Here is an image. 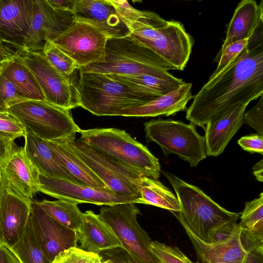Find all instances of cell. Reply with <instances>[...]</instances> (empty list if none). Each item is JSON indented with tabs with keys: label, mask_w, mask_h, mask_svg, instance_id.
Returning <instances> with one entry per match:
<instances>
[{
	"label": "cell",
	"mask_w": 263,
	"mask_h": 263,
	"mask_svg": "<svg viewBox=\"0 0 263 263\" xmlns=\"http://www.w3.org/2000/svg\"><path fill=\"white\" fill-rule=\"evenodd\" d=\"M263 96V41L247 49L221 71L212 74L194 96L186 119L204 128L215 115Z\"/></svg>",
	"instance_id": "6da1fadb"
},
{
	"label": "cell",
	"mask_w": 263,
	"mask_h": 263,
	"mask_svg": "<svg viewBox=\"0 0 263 263\" xmlns=\"http://www.w3.org/2000/svg\"><path fill=\"white\" fill-rule=\"evenodd\" d=\"M80 106L97 116H118L157 98L136 92L108 74L80 72L77 81Z\"/></svg>",
	"instance_id": "7a4b0ae2"
},
{
	"label": "cell",
	"mask_w": 263,
	"mask_h": 263,
	"mask_svg": "<svg viewBox=\"0 0 263 263\" xmlns=\"http://www.w3.org/2000/svg\"><path fill=\"white\" fill-rule=\"evenodd\" d=\"M79 139L106 157L143 176L158 180L161 166L157 158L125 130L115 128L81 129Z\"/></svg>",
	"instance_id": "3957f363"
},
{
	"label": "cell",
	"mask_w": 263,
	"mask_h": 263,
	"mask_svg": "<svg viewBox=\"0 0 263 263\" xmlns=\"http://www.w3.org/2000/svg\"><path fill=\"white\" fill-rule=\"evenodd\" d=\"M162 173L173 187L180 205V211L172 213L201 240L206 242L210 230L240 218L241 212L226 210L198 187L170 173Z\"/></svg>",
	"instance_id": "277c9868"
},
{
	"label": "cell",
	"mask_w": 263,
	"mask_h": 263,
	"mask_svg": "<svg viewBox=\"0 0 263 263\" xmlns=\"http://www.w3.org/2000/svg\"><path fill=\"white\" fill-rule=\"evenodd\" d=\"M79 70V72L118 75H148L163 79L175 77L163 68L151 50L130 34L122 37L108 39L104 61Z\"/></svg>",
	"instance_id": "5b68a950"
},
{
	"label": "cell",
	"mask_w": 263,
	"mask_h": 263,
	"mask_svg": "<svg viewBox=\"0 0 263 263\" xmlns=\"http://www.w3.org/2000/svg\"><path fill=\"white\" fill-rule=\"evenodd\" d=\"M8 111L22 124L26 132L46 141H71L80 128L70 110L45 100H28L11 106Z\"/></svg>",
	"instance_id": "8992f818"
},
{
	"label": "cell",
	"mask_w": 263,
	"mask_h": 263,
	"mask_svg": "<svg viewBox=\"0 0 263 263\" xmlns=\"http://www.w3.org/2000/svg\"><path fill=\"white\" fill-rule=\"evenodd\" d=\"M144 125L147 142L158 144L165 155H177L194 167L206 158L204 137L197 133L193 124L158 119Z\"/></svg>",
	"instance_id": "52a82bcc"
},
{
	"label": "cell",
	"mask_w": 263,
	"mask_h": 263,
	"mask_svg": "<svg viewBox=\"0 0 263 263\" xmlns=\"http://www.w3.org/2000/svg\"><path fill=\"white\" fill-rule=\"evenodd\" d=\"M140 214L135 203L128 202L105 205L98 215L112 229L134 263H161L151 248L153 240L137 221Z\"/></svg>",
	"instance_id": "ba28073f"
},
{
	"label": "cell",
	"mask_w": 263,
	"mask_h": 263,
	"mask_svg": "<svg viewBox=\"0 0 263 263\" xmlns=\"http://www.w3.org/2000/svg\"><path fill=\"white\" fill-rule=\"evenodd\" d=\"M16 53L32 73L46 101L67 110L80 106L77 82L72 76L58 70L42 51L23 49Z\"/></svg>",
	"instance_id": "9c48e42d"
},
{
	"label": "cell",
	"mask_w": 263,
	"mask_h": 263,
	"mask_svg": "<svg viewBox=\"0 0 263 263\" xmlns=\"http://www.w3.org/2000/svg\"><path fill=\"white\" fill-rule=\"evenodd\" d=\"M69 143L75 153L115 193L139 198L144 177L141 174L102 155L80 139Z\"/></svg>",
	"instance_id": "30bf717a"
},
{
	"label": "cell",
	"mask_w": 263,
	"mask_h": 263,
	"mask_svg": "<svg viewBox=\"0 0 263 263\" xmlns=\"http://www.w3.org/2000/svg\"><path fill=\"white\" fill-rule=\"evenodd\" d=\"M108 39L90 24L74 20L51 42L74 61L80 68L104 61Z\"/></svg>",
	"instance_id": "8fae6325"
},
{
	"label": "cell",
	"mask_w": 263,
	"mask_h": 263,
	"mask_svg": "<svg viewBox=\"0 0 263 263\" xmlns=\"http://www.w3.org/2000/svg\"><path fill=\"white\" fill-rule=\"evenodd\" d=\"M39 179V192L78 204L114 205L128 202L137 203L138 199L135 197L117 194L111 190L82 185L40 173Z\"/></svg>",
	"instance_id": "7c38bea8"
},
{
	"label": "cell",
	"mask_w": 263,
	"mask_h": 263,
	"mask_svg": "<svg viewBox=\"0 0 263 263\" xmlns=\"http://www.w3.org/2000/svg\"><path fill=\"white\" fill-rule=\"evenodd\" d=\"M39 173L24 147L15 143L0 165V176L6 186L30 202L39 192Z\"/></svg>",
	"instance_id": "4fadbf2b"
},
{
	"label": "cell",
	"mask_w": 263,
	"mask_h": 263,
	"mask_svg": "<svg viewBox=\"0 0 263 263\" xmlns=\"http://www.w3.org/2000/svg\"><path fill=\"white\" fill-rule=\"evenodd\" d=\"M31 206L29 224L37 242L51 261L61 251L78 247L75 231L50 217L37 201L32 200Z\"/></svg>",
	"instance_id": "5bb4252c"
},
{
	"label": "cell",
	"mask_w": 263,
	"mask_h": 263,
	"mask_svg": "<svg viewBox=\"0 0 263 263\" xmlns=\"http://www.w3.org/2000/svg\"><path fill=\"white\" fill-rule=\"evenodd\" d=\"M73 21V13L56 10L47 0H33L32 21L24 49L42 51L46 41H52Z\"/></svg>",
	"instance_id": "9a60e30c"
},
{
	"label": "cell",
	"mask_w": 263,
	"mask_h": 263,
	"mask_svg": "<svg viewBox=\"0 0 263 263\" xmlns=\"http://www.w3.org/2000/svg\"><path fill=\"white\" fill-rule=\"evenodd\" d=\"M33 0H0V41L24 49L33 16Z\"/></svg>",
	"instance_id": "2e32d148"
},
{
	"label": "cell",
	"mask_w": 263,
	"mask_h": 263,
	"mask_svg": "<svg viewBox=\"0 0 263 263\" xmlns=\"http://www.w3.org/2000/svg\"><path fill=\"white\" fill-rule=\"evenodd\" d=\"M74 20L93 26L108 39L128 35L129 30L109 0H74Z\"/></svg>",
	"instance_id": "e0dca14e"
},
{
	"label": "cell",
	"mask_w": 263,
	"mask_h": 263,
	"mask_svg": "<svg viewBox=\"0 0 263 263\" xmlns=\"http://www.w3.org/2000/svg\"><path fill=\"white\" fill-rule=\"evenodd\" d=\"M32 201L5 187L0 201V243L12 248L21 240L29 220Z\"/></svg>",
	"instance_id": "ac0fdd59"
},
{
	"label": "cell",
	"mask_w": 263,
	"mask_h": 263,
	"mask_svg": "<svg viewBox=\"0 0 263 263\" xmlns=\"http://www.w3.org/2000/svg\"><path fill=\"white\" fill-rule=\"evenodd\" d=\"M248 103L239 104L215 115L205 124L206 156H218L239 129Z\"/></svg>",
	"instance_id": "d6986e66"
},
{
	"label": "cell",
	"mask_w": 263,
	"mask_h": 263,
	"mask_svg": "<svg viewBox=\"0 0 263 263\" xmlns=\"http://www.w3.org/2000/svg\"><path fill=\"white\" fill-rule=\"evenodd\" d=\"M80 249L99 254L124 247L112 229L92 211L83 213L79 230L76 233Z\"/></svg>",
	"instance_id": "ffe728a7"
},
{
	"label": "cell",
	"mask_w": 263,
	"mask_h": 263,
	"mask_svg": "<svg viewBox=\"0 0 263 263\" xmlns=\"http://www.w3.org/2000/svg\"><path fill=\"white\" fill-rule=\"evenodd\" d=\"M263 3L254 0H242L236 7L227 25L226 36L217 54L230 44L250 39L263 25Z\"/></svg>",
	"instance_id": "44dd1931"
},
{
	"label": "cell",
	"mask_w": 263,
	"mask_h": 263,
	"mask_svg": "<svg viewBox=\"0 0 263 263\" xmlns=\"http://www.w3.org/2000/svg\"><path fill=\"white\" fill-rule=\"evenodd\" d=\"M192 84L183 85L166 95L142 105L122 110L118 116L124 117H154L169 116L187 109L186 104L194 98Z\"/></svg>",
	"instance_id": "7402d4cb"
},
{
	"label": "cell",
	"mask_w": 263,
	"mask_h": 263,
	"mask_svg": "<svg viewBox=\"0 0 263 263\" xmlns=\"http://www.w3.org/2000/svg\"><path fill=\"white\" fill-rule=\"evenodd\" d=\"M183 227L197 256L202 262L245 263L247 253L239 240V233L230 240L219 243L206 242L197 237L186 226Z\"/></svg>",
	"instance_id": "603a6c76"
},
{
	"label": "cell",
	"mask_w": 263,
	"mask_h": 263,
	"mask_svg": "<svg viewBox=\"0 0 263 263\" xmlns=\"http://www.w3.org/2000/svg\"><path fill=\"white\" fill-rule=\"evenodd\" d=\"M47 142L58 162L73 176L81 185L111 190L75 153L69 141Z\"/></svg>",
	"instance_id": "cb8c5ba5"
},
{
	"label": "cell",
	"mask_w": 263,
	"mask_h": 263,
	"mask_svg": "<svg viewBox=\"0 0 263 263\" xmlns=\"http://www.w3.org/2000/svg\"><path fill=\"white\" fill-rule=\"evenodd\" d=\"M24 138V149L40 173L80 184L58 162L46 141L26 132Z\"/></svg>",
	"instance_id": "d4e9b609"
},
{
	"label": "cell",
	"mask_w": 263,
	"mask_h": 263,
	"mask_svg": "<svg viewBox=\"0 0 263 263\" xmlns=\"http://www.w3.org/2000/svg\"><path fill=\"white\" fill-rule=\"evenodd\" d=\"M107 74L136 92L156 98L175 90L185 83L176 77L163 79L148 75Z\"/></svg>",
	"instance_id": "484cf974"
},
{
	"label": "cell",
	"mask_w": 263,
	"mask_h": 263,
	"mask_svg": "<svg viewBox=\"0 0 263 263\" xmlns=\"http://www.w3.org/2000/svg\"><path fill=\"white\" fill-rule=\"evenodd\" d=\"M0 71L28 100H45L34 76L16 52L13 58L0 68Z\"/></svg>",
	"instance_id": "4316f807"
},
{
	"label": "cell",
	"mask_w": 263,
	"mask_h": 263,
	"mask_svg": "<svg viewBox=\"0 0 263 263\" xmlns=\"http://www.w3.org/2000/svg\"><path fill=\"white\" fill-rule=\"evenodd\" d=\"M137 203L154 205L171 213L180 211L176 196L157 179L143 177Z\"/></svg>",
	"instance_id": "83f0119b"
},
{
	"label": "cell",
	"mask_w": 263,
	"mask_h": 263,
	"mask_svg": "<svg viewBox=\"0 0 263 263\" xmlns=\"http://www.w3.org/2000/svg\"><path fill=\"white\" fill-rule=\"evenodd\" d=\"M37 202L48 215L60 223L76 233L79 230L83 213L77 203L63 199L54 201L44 199Z\"/></svg>",
	"instance_id": "f1b7e54d"
},
{
	"label": "cell",
	"mask_w": 263,
	"mask_h": 263,
	"mask_svg": "<svg viewBox=\"0 0 263 263\" xmlns=\"http://www.w3.org/2000/svg\"><path fill=\"white\" fill-rule=\"evenodd\" d=\"M12 249L23 263H52L36 239L29 223L22 238Z\"/></svg>",
	"instance_id": "f546056e"
},
{
	"label": "cell",
	"mask_w": 263,
	"mask_h": 263,
	"mask_svg": "<svg viewBox=\"0 0 263 263\" xmlns=\"http://www.w3.org/2000/svg\"><path fill=\"white\" fill-rule=\"evenodd\" d=\"M42 52L50 63L65 74L72 76L80 68L74 61L51 41H45Z\"/></svg>",
	"instance_id": "4dcf8cb0"
},
{
	"label": "cell",
	"mask_w": 263,
	"mask_h": 263,
	"mask_svg": "<svg viewBox=\"0 0 263 263\" xmlns=\"http://www.w3.org/2000/svg\"><path fill=\"white\" fill-rule=\"evenodd\" d=\"M52 263H114L102 256L84 251L78 247H71L60 252Z\"/></svg>",
	"instance_id": "1f68e13d"
},
{
	"label": "cell",
	"mask_w": 263,
	"mask_h": 263,
	"mask_svg": "<svg viewBox=\"0 0 263 263\" xmlns=\"http://www.w3.org/2000/svg\"><path fill=\"white\" fill-rule=\"evenodd\" d=\"M240 218L238 224L241 229H250L263 223V193L259 197L246 202Z\"/></svg>",
	"instance_id": "d6a6232c"
},
{
	"label": "cell",
	"mask_w": 263,
	"mask_h": 263,
	"mask_svg": "<svg viewBox=\"0 0 263 263\" xmlns=\"http://www.w3.org/2000/svg\"><path fill=\"white\" fill-rule=\"evenodd\" d=\"M26 131L21 122L9 111H0V139L10 143L24 137Z\"/></svg>",
	"instance_id": "836d02e7"
},
{
	"label": "cell",
	"mask_w": 263,
	"mask_h": 263,
	"mask_svg": "<svg viewBox=\"0 0 263 263\" xmlns=\"http://www.w3.org/2000/svg\"><path fill=\"white\" fill-rule=\"evenodd\" d=\"M28 99L0 71V111Z\"/></svg>",
	"instance_id": "e575fe53"
},
{
	"label": "cell",
	"mask_w": 263,
	"mask_h": 263,
	"mask_svg": "<svg viewBox=\"0 0 263 263\" xmlns=\"http://www.w3.org/2000/svg\"><path fill=\"white\" fill-rule=\"evenodd\" d=\"M151 248L161 263H195L177 247H172L155 240Z\"/></svg>",
	"instance_id": "d590c367"
},
{
	"label": "cell",
	"mask_w": 263,
	"mask_h": 263,
	"mask_svg": "<svg viewBox=\"0 0 263 263\" xmlns=\"http://www.w3.org/2000/svg\"><path fill=\"white\" fill-rule=\"evenodd\" d=\"M239 240L242 248L247 253H263V223L250 229L240 228Z\"/></svg>",
	"instance_id": "8d00e7d4"
},
{
	"label": "cell",
	"mask_w": 263,
	"mask_h": 263,
	"mask_svg": "<svg viewBox=\"0 0 263 263\" xmlns=\"http://www.w3.org/2000/svg\"><path fill=\"white\" fill-rule=\"evenodd\" d=\"M250 39H246L234 42L227 46L220 53L217 54L214 60L218 63L217 66L212 74L221 71L245 52L248 48Z\"/></svg>",
	"instance_id": "74e56055"
},
{
	"label": "cell",
	"mask_w": 263,
	"mask_h": 263,
	"mask_svg": "<svg viewBox=\"0 0 263 263\" xmlns=\"http://www.w3.org/2000/svg\"><path fill=\"white\" fill-rule=\"evenodd\" d=\"M237 220H231L210 230L208 233L206 242L219 243L233 238L240 231Z\"/></svg>",
	"instance_id": "f35d334b"
},
{
	"label": "cell",
	"mask_w": 263,
	"mask_h": 263,
	"mask_svg": "<svg viewBox=\"0 0 263 263\" xmlns=\"http://www.w3.org/2000/svg\"><path fill=\"white\" fill-rule=\"evenodd\" d=\"M243 123L254 128L263 136V96L252 108L244 113Z\"/></svg>",
	"instance_id": "ab89813d"
},
{
	"label": "cell",
	"mask_w": 263,
	"mask_h": 263,
	"mask_svg": "<svg viewBox=\"0 0 263 263\" xmlns=\"http://www.w3.org/2000/svg\"><path fill=\"white\" fill-rule=\"evenodd\" d=\"M238 144L244 151L263 155V136L253 134L243 136L238 140Z\"/></svg>",
	"instance_id": "60d3db41"
},
{
	"label": "cell",
	"mask_w": 263,
	"mask_h": 263,
	"mask_svg": "<svg viewBox=\"0 0 263 263\" xmlns=\"http://www.w3.org/2000/svg\"><path fill=\"white\" fill-rule=\"evenodd\" d=\"M106 259L114 263H134L125 251L122 249H116L102 253Z\"/></svg>",
	"instance_id": "b9f144b4"
},
{
	"label": "cell",
	"mask_w": 263,
	"mask_h": 263,
	"mask_svg": "<svg viewBox=\"0 0 263 263\" xmlns=\"http://www.w3.org/2000/svg\"><path fill=\"white\" fill-rule=\"evenodd\" d=\"M0 263H23L12 248L0 243Z\"/></svg>",
	"instance_id": "7bdbcfd3"
},
{
	"label": "cell",
	"mask_w": 263,
	"mask_h": 263,
	"mask_svg": "<svg viewBox=\"0 0 263 263\" xmlns=\"http://www.w3.org/2000/svg\"><path fill=\"white\" fill-rule=\"evenodd\" d=\"M47 2L56 10L73 12L74 0H47Z\"/></svg>",
	"instance_id": "ee69618b"
},
{
	"label": "cell",
	"mask_w": 263,
	"mask_h": 263,
	"mask_svg": "<svg viewBox=\"0 0 263 263\" xmlns=\"http://www.w3.org/2000/svg\"><path fill=\"white\" fill-rule=\"evenodd\" d=\"M16 51L0 41V68L14 56Z\"/></svg>",
	"instance_id": "f6af8a7d"
},
{
	"label": "cell",
	"mask_w": 263,
	"mask_h": 263,
	"mask_svg": "<svg viewBox=\"0 0 263 263\" xmlns=\"http://www.w3.org/2000/svg\"><path fill=\"white\" fill-rule=\"evenodd\" d=\"M14 143H7L0 139V165L11 150Z\"/></svg>",
	"instance_id": "bcb514c9"
},
{
	"label": "cell",
	"mask_w": 263,
	"mask_h": 263,
	"mask_svg": "<svg viewBox=\"0 0 263 263\" xmlns=\"http://www.w3.org/2000/svg\"><path fill=\"white\" fill-rule=\"evenodd\" d=\"M245 263H263V253L257 252L248 253Z\"/></svg>",
	"instance_id": "7dc6e473"
},
{
	"label": "cell",
	"mask_w": 263,
	"mask_h": 263,
	"mask_svg": "<svg viewBox=\"0 0 263 263\" xmlns=\"http://www.w3.org/2000/svg\"><path fill=\"white\" fill-rule=\"evenodd\" d=\"M253 174L259 181H263V160L257 162L252 168Z\"/></svg>",
	"instance_id": "c3c4849f"
},
{
	"label": "cell",
	"mask_w": 263,
	"mask_h": 263,
	"mask_svg": "<svg viewBox=\"0 0 263 263\" xmlns=\"http://www.w3.org/2000/svg\"><path fill=\"white\" fill-rule=\"evenodd\" d=\"M5 187H6L5 184H4V183L0 176V201H1L2 194L3 193V192H4V190L5 189Z\"/></svg>",
	"instance_id": "681fc988"
},
{
	"label": "cell",
	"mask_w": 263,
	"mask_h": 263,
	"mask_svg": "<svg viewBox=\"0 0 263 263\" xmlns=\"http://www.w3.org/2000/svg\"><path fill=\"white\" fill-rule=\"evenodd\" d=\"M202 263H226L219 261H212V262H202Z\"/></svg>",
	"instance_id": "f907efd6"
}]
</instances>
